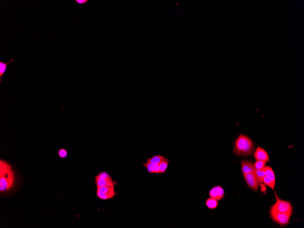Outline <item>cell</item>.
I'll list each match as a JSON object with an SVG mask.
<instances>
[{
    "label": "cell",
    "mask_w": 304,
    "mask_h": 228,
    "mask_svg": "<svg viewBox=\"0 0 304 228\" xmlns=\"http://www.w3.org/2000/svg\"><path fill=\"white\" fill-rule=\"evenodd\" d=\"M16 177L13 169L7 161L0 160V192L9 191L14 186Z\"/></svg>",
    "instance_id": "1"
},
{
    "label": "cell",
    "mask_w": 304,
    "mask_h": 228,
    "mask_svg": "<svg viewBox=\"0 0 304 228\" xmlns=\"http://www.w3.org/2000/svg\"><path fill=\"white\" fill-rule=\"evenodd\" d=\"M233 153L236 156H247L252 155L255 148L254 143L247 136L241 134L233 143Z\"/></svg>",
    "instance_id": "2"
},
{
    "label": "cell",
    "mask_w": 304,
    "mask_h": 228,
    "mask_svg": "<svg viewBox=\"0 0 304 228\" xmlns=\"http://www.w3.org/2000/svg\"><path fill=\"white\" fill-rule=\"evenodd\" d=\"M275 193L276 203L271 206L270 208L276 210L278 212L285 213L291 216L292 214V206L288 201L281 200L279 198L277 194Z\"/></svg>",
    "instance_id": "3"
},
{
    "label": "cell",
    "mask_w": 304,
    "mask_h": 228,
    "mask_svg": "<svg viewBox=\"0 0 304 228\" xmlns=\"http://www.w3.org/2000/svg\"><path fill=\"white\" fill-rule=\"evenodd\" d=\"M270 216L272 220L281 226L284 227L289 224L291 216L285 213L278 212L270 208Z\"/></svg>",
    "instance_id": "4"
},
{
    "label": "cell",
    "mask_w": 304,
    "mask_h": 228,
    "mask_svg": "<svg viewBox=\"0 0 304 228\" xmlns=\"http://www.w3.org/2000/svg\"><path fill=\"white\" fill-rule=\"evenodd\" d=\"M244 175L248 185L252 190L257 191L259 188V183L257 180L255 174L249 173Z\"/></svg>",
    "instance_id": "5"
},
{
    "label": "cell",
    "mask_w": 304,
    "mask_h": 228,
    "mask_svg": "<svg viewBox=\"0 0 304 228\" xmlns=\"http://www.w3.org/2000/svg\"><path fill=\"white\" fill-rule=\"evenodd\" d=\"M225 194L224 190L221 186H214L210 190L209 195L210 197L217 199L218 201L222 200Z\"/></svg>",
    "instance_id": "6"
},
{
    "label": "cell",
    "mask_w": 304,
    "mask_h": 228,
    "mask_svg": "<svg viewBox=\"0 0 304 228\" xmlns=\"http://www.w3.org/2000/svg\"><path fill=\"white\" fill-rule=\"evenodd\" d=\"M254 157L257 160H260L264 162L270 161L269 156L266 151L261 147L258 146L254 153Z\"/></svg>",
    "instance_id": "7"
},
{
    "label": "cell",
    "mask_w": 304,
    "mask_h": 228,
    "mask_svg": "<svg viewBox=\"0 0 304 228\" xmlns=\"http://www.w3.org/2000/svg\"><path fill=\"white\" fill-rule=\"evenodd\" d=\"M95 184L97 187H107L114 188V183L113 180L101 178L98 176L95 177Z\"/></svg>",
    "instance_id": "8"
},
{
    "label": "cell",
    "mask_w": 304,
    "mask_h": 228,
    "mask_svg": "<svg viewBox=\"0 0 304 228\" xmlns=\"http://www.w3.org/2000/svg\"><path fill=\"white\" fill-rule=\"evenodd\" d=\"M242 171L244 175L247 173H252L255 174L256 170L254 168V165L253 163L247 160H242L241 162Z\"/></svg>",
    "instance_id": "9"
},
{
    "label": "cell",
    "mask_w": 304,
    "mask_h": 228,
    "mask_svg": "<svg viewBox=\"0 0 304 228\" xmlns=\"http://www.w3.org/2000/svg\"><path fill=\"white\" fill-rule=\"evenodd\" d=\"M143 167L145 168L149 173H160L159 165H156L147 160L146 163H143Z\"/></svg>",
    "instance_id": "10"
},
{
    "label": "cell",
    "mask_w": 304,
    "mask_h": 228,
    "mask_svg": "<svg viewBox=\"0 0 304 228\" xmlns=\"http://www.w3.org/2000/svg\"><path fill=\"white\" fill-rule=\"evenodd\" d=\"M218 205V200L213 198L210 197L206 201V205L209 209H213L217 208Z\"/></svg>",
    "instance_id": "11"
},
{
    "label": "cell",
    "mask_w": 304,
    "mask_h": 228,
    "mask_svg": "<svg viewBox=\"0 0 304 228\" xmlns=\"http://www.w3.org/2000/svg\"><path fill=\"white\" fill-rule=\"evenodd\" d=\"M13 60L12 59L8 62H4L0 61V82H2V77L4 75L6 70H7V66L9 63L13 62Z\"/></svg>",
    "instance_id": "12"
},
{
    "label": "cell",
    "mask_w": 304,
    "mask_h": 228,
    "mask_svg": "<svg viewBox=\"0 0 304 228\" xmlns=\"http://www.w3.org/2000/svg\"><path fill=\"white\" fill-rule=\"evenodd\" d=\"M166 158L163 156L157 155L153 156L151 158H147V160H148L150 163H153L156 165H159Z\"/></svg>",
    "instance_id": "13"
},
{
    "label": "cell",
    "mask_w": 304,
    "mask_h": 228,
    "mask_svg": "<svg viewBox=\"0 0 304 228\" xmlns=\"http://www.w3.org/2000/svg\"><path fill=\"white\" fill-rule=\"evenodd\" d=\"M255 175H256V178L257 180L259 183H263V179L266 176L265 167L261 169L256 171Z\"/></svg>",
    "instance_id": "14"
},
{
    "label": "cell",
    "mask_w": 304,
    "mask_h": 228,
    "mask_svg": "<svg viewBox=\"0 0 304 228\" xmlns=\"http://www.w3.org/2000/svg\"><path fill=\"white\" fill-rule=\"evenodd\" d=\"M265 172H266V176L268 177L269 178L271 179V180L275 183V175L273 169L270 166H265Z\"/></svg>",
    "instance_id": "15"
},
{
    "label": "cell",
    "mask_w": 304,
    "mask_h": 228,
    "mask_svg": "<svg viewBox=\"0 0 304 228\" xmlns=\"http://www.w3.org/2000/svg\"><path fill=\"white\" fill-rule=\"evenodd\" d=\"M116 195V193L113 194H102L97 191L96 196L100 199L102 200H107L113 198V197Z\"/></svg>",
    "instance_id": "16"
},
{
    "label": "cell",
    "mask_w": 304,
    "mask_h": 228,
    "mask_svg": "<svg viewBox=\"0 0 304 228\" xmlns=\"http://www.w3.org/2000/svg\"><path fill=\"white\" fill-rule=\"evenodd\" d=\"M97 191L102 194L115 193L114 188H110V187H105V186L97 187Z\"/></svg>",
    "instance_id": "17"
},
{
    "label": "cell",
    "mask_w": 304,
    "mask_h": 228,
    "mask_svg": "<svg viewBox=\"0 0 304 228\" xmlns=\"http://www.w3.org/2000/svg\"><path fill=\"white\" fill-rule=\"evenodd\" d=\"M169 161H170L169 159L166 158L159 164L160 173H164L165 172L169 165Z\"/></svg>",
    "instance_id": "18"
},
{
    "label": "cell",
    "mask_w": 304,
    "mask_h": 228,
    "mask_svg": "<svg viewBox=\"0 0 304 228\" xmlns=\"http://www.w3.org/2000/svg\"><path fill=\"white\" fill-rule=\"evenodd\" d=\"M263 183L264 184H265V185H267V186H269L271 189L274 190V186L275 185V183H274L271 180V179L269 178L267 176H266L264 177L263 180Z\"/></svg>",
    "instance_id": "19"
},
{
    "label": "cell",
    "mask_w": 304,
    "mask_h": 228,
    "mask_svg": "<svg viewBox=\"0 0 304 228\" xmlns=\"http://www.w3.org/2000/svg\"><path fill=\"white\" fill-rule=\"evenodd\" d=\"M254 165L255 170H258L263 169L266 166V162L263 161H260V160H257Z\"/></svg>",
    "instance_id": "20"
},
{
    "label": "cell",
    "mask_w": 304,
    "mask_h": 228,
    "mask_svg": "<svg viewBox=\"0 0 304 228\" xmlns=\"http://www.w3.org/2000/svg\"><path fill=\"white\" fill-rule=\"evenodd\" d=\"M58 155L59 157L61 159H64L67 157L68 155V152L66 149L63 148H61L59 149L58 152Z\"/></svg>",
    "instance_id": "21"
},
{
    "label": "cell",
    "mask_w": 304,
    "mask_h": 228,
    "mask_svg": "<svg viewBox=\"0 0 304 228\" xmlns=\"http://www.w3.org/2000/svg\"><path fill=\"white\" fill-rule=\"evenodd\" d=\"M97 176L99 177H101V178H105V179H110V180H113L112 178L111 177L110 175L109 174V173H107L106 172H102L101 173L99 174H98Z\"/></svg>",
    "instance_id": "22"
},
{
    "label": "cell",
    "mask_w": 304,
    "mask_h": 228,
    "mask_svg": "<svg viewBox=\"0 0 304 228\" xmlns=\"http://www.w3.org/2000/svg\"><path fill=\"white\" fill-rule=\"evenodd\" d=\"M75 2L78 4L83 5L84 4L87 2H88V0H76Z\"/></svg>",
    "instance_id": "23"
},
{
    "label": "cell",
    "mask_w": 304,
    "mask_h": 228,
    "mask_svg": "<svg viewBox=\"0 0 304 228\" xmlns=\"http://www.w3.org/2000/svg\"><path fill=\"white\" fill-rule=\"evenodd\" d=\"M260 186L261 187V191L262 192L266 191V187L265 184L264 183H260Z\"/></svg>",
    "instance_id": "24"
}]
</instances>
